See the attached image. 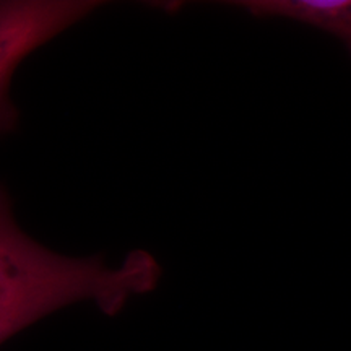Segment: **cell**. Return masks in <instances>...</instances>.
I'll return each mask as SVG.
<instances>
[{
	"label": "cell",
	"mask_w": 351,
	"mask_h": 351,
	"mask_svg": "<svg viewBox=\"0 0 351 351\" xmlns=\"http://www.w3.org/2000/svg\"><path fill=\"white\" fill-rule=\"evenodd\" d=\"M161 265L134 251L119 267L103 257H69L44 247L21 230L8 192L0 186V345L64 307L91 301L116 315L130 298L156 288Z\"/></svg>",
	"instance_id": "cell-1"
},
{
	"label": "cell",
	"mask_w": 351,
	"mask_h": 351,
	"mask_svg": "<svg viewBox=\"0 0 351 351\" xmlns=\"http://www.w3.org/2000/svg\"><path fill=\"white\" fill-rule=\"evenodd\" d=\"M103 5L96 0H0V135L19 124L12 78L39 47Z\"/></svg>",
	"instance_id": "cell-2"
},
{
	"label": "cell",
	"mask_w": 351,
	"mask_h": 351,
	"mask_svg": "<svg viewBox=\"0 0 351 351\" xmlns=\"http://www.w3.org/2000/svg\"><path fill=\"white\" fill-rule=\"evenodd\" d=\"M228 5L257 19H283L322 29L351 56V0H243Z\"/></svg>",
	"instance_id": "cell-3"
}]
</instances>
